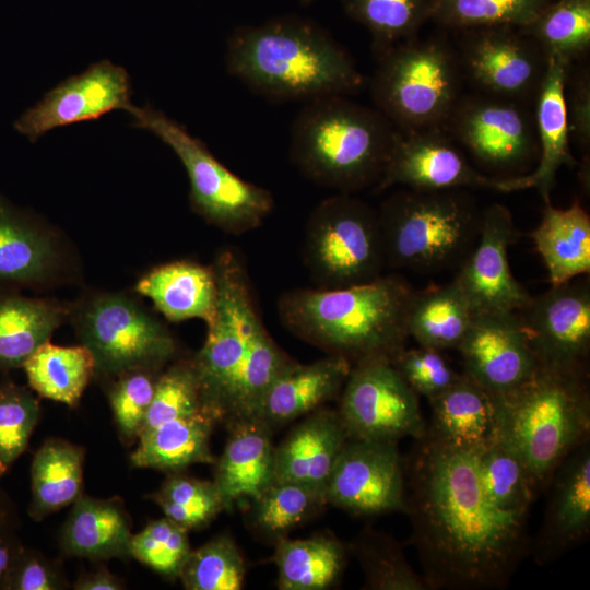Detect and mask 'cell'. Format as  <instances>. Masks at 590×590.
Listing matches in <instances>:
<instances>
[{
	"mask_svg": "<svg viewBox=\"0 0 590 590\" xmlns=\"http://www.w3.org/2000/svg\"><path fill=\"white\" fill-rule=\"evenodd\" d=\"M216 423L208 411L165 422L139 436L131 463L169 473L197 463L214 464L210 438Z\"/></svg>",
	"mask_w": 590,
	"mask_h": 590,
	"instance_id": "cell-31",
	"label": "cell"
},
{
	"mask_svg": "<svg viewBox=\"0 0 590 590\" xmlns=\"http://www.w3.org/2000/svg\"><path fill=\"white\" fill-rule=\"evenodd\" d=\"M304 259L319 288L349 287L382 275L378 212L350 193L321 201L307 222Z\"/></svg>",
	"mask_w": 590,
	"mask_h": 590,
	"instance_id": "cell-10",
	"label": "cell"
},
{
	"mask_svg": "<svg viewBox=\"0 0 590 590\" xmlns=\"http://www.w3.org/2000/svg\"><path fill=\"white\" fill-rule=\"evenodd\" d=\"M481 215L463 189L391 194L378 212L386 266L421 273L458 269L477 241Z\"/></svg>",
	"mask_w": 590,
	"mask_h": 590,
	"instance_id": "cell-7",
	"label": "cell"
},
{
	"mask_svg": "<svg viewBox=\"0 0 590 590\" xmlns=\"http://www.w3.org/2000/svg\"><path fill=\"white\" fill-rule=\"evenodd\" d=\"M324 495L328 505L357 516L404 512L405 471L398 442L349 438Z\"/></svg>",
	"mask_w": 590,
	"mask_h": 590,
	"instance_id": "cell-15",
	"label": "cell"
},
{
	"mask_svg": "<svg viewBox=\"0 0 590 590\" xmlns=\"http://www.w3.org/2000/svg\"><path fill=\"white\" fill-rule=\"evenodd\" d=\"M135 291L172 322L198 318L208 327L214 320L217 284L212 266L182 260L165 263L148 272Z\"/></svg>",
	"mask_w": 590,
	"mask_h": 590,
	"instance_id": "cell-28",
	"label": "cell"
},
{
	"mask_svg": "<svg viewBox=\"0 0 590 590\" xmlns=\"http://www.w3.org/2000/svg\"><path fill=\"white\" fill-rule=\"evenodd\" d=\"M339 398L349 438L398 442L426 432L417 394L390 361L352 365Z\"/></svg>",
	"mask_w": 590,
	"mask_h": 590,
	"instance_id": "cell-13",
	"label": "cell"
},
{
	"mask_svg": "<svg viewBox=\"0 0 590 590\" xmlns=\"http://www.w3.org/2000/svg\"><path fill=\"white\" fill-rule=\"evenodd\" d=\"M432 406L426 433L446 445L479 449L497 434L496 397L462 373Z\"/></svg>",
	"mask_w": 590,
	"mask_h": 590,
	"instance_id": "cell-26",
	"label": "cell"
},
{
	"mask_svg": "<svg viewBox=\"0 0 590 590\" xmlns=\"http://www.w3.org/2000/svg\"><path fill=\"white\" fill-rule=\"evenodd\" d=\"M303 3H309L311 1H315V0H300Z\"/></svg>",
	"mask_w": 590,
	"mask_h": 590,
	"instance_id": "cell-55",
	"label": "cell"
},
{
	"mask_svg": "<svg viewBox=\"0 0 590 590\" xmlns=\"http://www.w3.org/2000/svg\"><path fill=\"white\" fill-rule=\"evenodd\" d=\"M495 397L496 435L521 458L541 492L567 455L589 440L588 373L540 364L520 386Z\"/></svg>",
	"mask_w": 590,
	"mask_h": 590,
	"instance_id": "cell-6",
	"label": "cell"
},
{
	"mask_svg": "<svg viewBox=\"0 0 590 590\" xmlns=\"http://www.w3.org/2000/svg\"><path fill=\"white\" fill-rule=\"evenodd\" d=\"M83 465L82 447L62 439L46 440L32 461L31 517L42 520L81 497Z\"/></svg>",
	"mask_w": 590,
	"mask_h": 590,
	"instance_id": "cell-35",
	"label": "cell"
},
{
	"mask_svg": "<svg viewBox=\"0 0 590 590\" xmlns=\"http://www.w3.org/2000/svg\"><path fill=\"white\" fill-rule=\"evenodd\" d=\"M188 532L164 516L132 534L129 555L164 577L179 578L192 551Z\"/></svg>",
	"mask_w": 590,
	"mask_h": 590,
	"instance_id": "cell-45",
	"label": "cell"
},
{
	"mask_svg": "<svg viewBox=\"0 0 590 590\" xmlns=\"http://www.w3.org/2000/svg\"><path fill=\"white\" fill-rule=\"evenodd\" d=\"M164 516L182 528L196 530L208 526L225 505L214 481L172 473L152 495Z\"/></svg>",
	"mask_w": 590,
	"mask_h": 590,
	"instance_id": "cell-43",
	"label": "cell"
},
{
	"mask_svg": "<svg viewBox=\"0 0 590 590\" xmlns=\"http://www.w3.org/2000/svg\"><path fill=\"white\" fill-rule=\"evenodd\" d=\"M23 547L8 532L0 531V589H4L10 571Z\"/></svg>",
	"mask_w": 590,
	"mask_h": 590,
	"instance_id": "cell-53",
	"label": "cell"
},
{
	"mask_svg": "<svg viewBox=\"0 0 590 590\" xmlns=\"http://www.w3.org/2000/svg\"><path fill=\"white\" fill-rule=\"evenodd\" d=\"M499 178L476 170L445 129L396 130L378 190L401 185L412 190L440 191L489 188Z\"/></svg>",
	"mask_w": 590,
	"mask_h": 590,
	"instance_id": "cell-19",
	"label": "cell"
},
{
	"mask_svg": "<svg viewBox=\"0 0 590 590\" xmlns=\"http://www.w3.org/2000/svg\"><path fill=\"white\" fill-rule=\"evenodd\" d=\"M30 387L39 396L75 406L96 371L95 358L84 344L43 343L23 364Z\"/></svg>",
	"mask_w": 590,
	"mask_h": 590,
	"instance_id": "cell-36",
	"label": "cell"
},
{
	"mask_svg": "<svg viewBox=\"0 0 590 590\" xmlns=\"http://www.w3.org/2000/svg\"><path fill=\"white\" fill-rule=\"evenodd\" d=\"M546 487L548 498L534 555L551 563L585 542L590 533V444L575 448L559 463Z\"/></svg>",
	"mask_w": 590,
	"mask_h": 590,
	"instance_id": "cell-21",
	"label": "cell"
},
{
	"mask_svg": "<svg viewBox=\"0 0 590 590\" xmlns=\"http://www.w3.org/2000/svg\"><path fill=\"white\" fill-rule=\"evenodd\" d=\"M570 66L562 59L547 58L546 71L534 101L539 163L530 174L500 179L498 191L536 188L544 202L548 203L557 170L564 164H574L569 151L570 137L565 98Z\"/></svg>",
	"mask_w": 590,
	"mask_h": 590,
	"instance_id": "cell-22",
	"label": "cell"
},
{
	"mask_svg": "<svg viewBox=\"0 0 590 590\" xmlns=\"http://www.w3.org/2000/svg\"><path fill=\"white\" fill-rule=\"evenodd\" d=\"M66 587V578L55 563L37 552L23 548L4 590H60Z\"/></svg>",
	"mask_w": 590,
	"mask_h": 590,
	"instance_id": "cell-50",
	"label": "cell"
},
{
	"mask_svg": "<svg viewBox=\"0 0 590 590\" xmlns=\"http://www.w3.org/2000/svg\"><path fill=\"white\" fill-rule=\"evenodd\" d=\"M132 126L153 133L173 150L189 178L191 209L208 223L232 234L259 227L269 216L271 192L248 182L223 165L184 125L150 105H130Z\"/></svg>",
	"mask_w": 590,
	"mask_h": 590,
	"instance_id": "cell-9",
	"label": "cell"
},
{
	"mask_svg": "<svg viewBox=\"0 0 590 590\" xmlns=\"http://www.w3.org/2000/svg\"><path fill=\"white\" fill-rule=\"evenodd\" d=\"M398 274L342 288H296L278 303L282 323L297 338L352 365L392 361L405 349L414 294Z\"/></svg>",
	"mask_w": 590,
	"mask_h": 590,
	"instance_id": "cell-4",
	"label": "cell"
},
{
	"mask_svg": "<svg viewBox=\"0 0 590 590\" xmlns=\"http://www.w3.org/2000/svg\"><path fill=\"white\" fill-rule=\"evenodd\" d=\"M64 314L56 302L0 290V373L22 367L49 340Z\"/></svg>",
	"mask_w": 590,
	"mask_h": 590,
	"instance_id": "cell-32",
	"label": "cell"
},
{
	"mask_svg": "<svg viewBox=\"0 0 590 590\" xmlns=\"http://www.w3.org/2000/svg\"><path fill=\"white\" fill-rule=\"evenodd\" d=\"M225 62L232 76L276 102L347 96L364 84L345 49L319 24L296 15L236 27Z\"/></svg>",
	"mask_w": 590,
	"mask_h": 590,
	"instance_id": "cell-3",
	"label": "cell"
},
{
	"mask_svg": "<svg viewBox=\"0 0 590 590\" xmlns=\"http://www.w3.org/2000/svg\"><path fill=\"white\" fill-rule=\"evenodd\" d=\"M245 573V560L236 543L220 535L191 551L179 579L188 590H239Z\"/></svg>",
	"mask_w": 590,
	"mask_h": 590,
	"instance_id": "cell-44",
	"label": "cell"
},
{
	"mask_svg": "<svg viewBox=\"0 0 590 590\" xmlns=\"http://www.w3.org/2000/svg\"><path fill=\"white\" fill-rule=\"evenodd\" d=\"M520 237L510 211L494 203L482 210L475 246L458 268L455 280L467 296L473 314L520 311L532 295L514 276L509 247Z\"/></svg>",
	"mask_w": 590,
	"mask_h": 590,
	"instance_id": "cell-18",
	"label": "cell"
},
{
	"mask_svg": "<svg viewBox=\"0 0 590 590\" xmlns=\"http://www.w3.org/2000/svg\"><path fill=\"white\" fill-rule=\"evenodd\" d=\"M518 314L539 364L587 373L590 284L586 275L532 296Z\"/></svg>",
	"mask_w": 590,
	"mask_h": 590,
	"instance_id": "cell-16",
	"label": "cell"
},
{
	"mask_svg": "<svg viewBox=\"0 0 590 590\" xmlns=\"http://www.w3.org/2000/svg\"><path fill=\"white\" fill-rule=\"evenodd\" d=\"M131 95L128 72L109 60L97 61L47 92L13 127L35 142L52 129L97 120L114 110L127 111Z\"/></svg>",
	"mask_w": 590,
	"mask_h": 590,
	"instance_id": "cell-17",
	"label": "cell"
},
{
	"mask_svg": "<svg viewBox=\"0 0 590 590\" xmlns=\"http://www.w3.org/2000/svg\"><path fill=\"white\" fill-rule=\"evenodd\" d=\"M476 461L485 494L497 507L529 514L540 492L521 458L496 437L476 449Z\"/></svg>",
	"mask_w": 590,
	"mask_h": 590,
	"instance_id": "cell-38",
	"label": "cell"
},
{
	"mask_svg": "<svg viewBox=\"0 0 590 590\" xmlns=\"http://www.w3.org/2000/svg\"><path fill=\"white\" fill-rule=\"evenodd\" d=\"M74 320L82 344L95 358L96 370L105 375L161 370L176 354L168 329L126 295H96L78 309Z\"/></svg>",
	"mask_w": 590,
	"mask_h": 590,
	"instance_id": "cell-11",
	"label": "cell"
},
{
	"mask_svg": "<svg viewBox=\"0 0 590 590\" xmlns=\"http://www.w3.org/2000/svg\"><path fill=\"white\" fill-rule=\"evenodd\" d=\"M457 350L463 373L493 394L520 386L540 365L518 311L474 314Z\"/></svg>",
	"mask_w": 590,
	"mask_h": 590,
	"instance_id": "cell-20",
	"label": "cell"
},
{
	"mask_svg": "<svg viewBox=\"0 0 590 590\" xmlns=\"http://www.w3.org/2000/svg\"><path fill=\"white\" fill-rule=\"evenodd\" d=\"M345 13L371 36L375 57L418 36L429 21V0H340Z\"/></svg>",
	"mask_w": 590,
	"mask_h": 590,
	"instance_id": "cell-39",
	"label": "cell"
},
{
	"mask_svg": "<svg viewBox=\"0 0 590 590\" xmlns=\"http://www.w3.org/2000/svg\"><path fill=\"white\" fill-rule=\"evenodd\" d=\"M123 588L121 580L105 567L84 574L73 583L75 590H120Z\"/></svg>",
	"mask_w": 590,
	"mask_h": 590,
	"instance_id": "cell-52",
	"label": "cell"
},
{
	"mask_svg": "<svg viewBox=\"0 0 590 590\" xmlns=\"http://www.w3.org/2000/svg\"><path fill=\"white\" fill-rule=\"evenodd\" d=\"M39 411L37 399L26 388L0 385V476L27 448Z\"/></svg>",
	"mask_w": 590,
	"mask_h": 590,
	"instance_id": "cell-47",
	"label": "cell"
},
{
	"mask_svg": "<svg viewBox=\"0 0 590 590\" xmlns=\"http://www.w3.org/2000/svg\"><path fill=\"white\" fill-rule=\"evenodd\" d=\"M529 35L547 58L569 64L590 47V0H553L529 25Z\"/></svg>",
	"mask_w": 590,
	"mask_h": 590,
	"instance_id": "cell-40",
	"label": "cell"
},
{
	"mask_svg": "<svg viewBox=\"0 0 590 590\" xmlns=\"http://www.w3.org/2000/svg\"><path fill=\"white\" fill-rule=\"evenodd\" d=\"M204 410L199 382L190 359H182L161 371L141 434L180 417ZM140 434V435H141Z\"/></svg>",
	"mask_w": 590,
	"mask_h": 590,
	"instance_id": "cell-46",
	"label": "cell"
},
{
	"mask_svg": "<svg viewBox=\"0 0 590 590\" xmlns=\"http://www.w3.org/2000/svg\"><path fill=\"white\" fill-rule=\"evenodd\" d=\"M351 368L335 355L310 364L294 362L271 382L257 416L273 429L307 415L340 396Z\"/></svg>",
	"mask_w": 590,
	"mask_h": 590,
	"instance_id": "cell-25",
	"label": "cell"
},
{
	"mask_svg": "<svg viewBox=\"0 0 590 590\" xmlns=\"http://www.w3.org/2000/svg\"><path fill=\"white\" fill-rule=\"evenodd\" d=\"M566 109L569 137L582 151L590 146V76L588 69H581L573 78L567 76Z\"/></svg>",
	"mask_w": 590,
	"mask_h": 590,
	"instance_id": "cell-51",
	"label": "cell"
},
{
	"mask_svg": "<svg viewBox=\"0 0 590 590\" xmlns=\"http://www.w3.org/2000/svg\"><path fill=\"white\" fill-rule=\"evenodd\" d=\"M274 544L272 560L278 568L280 590H324L342 576L346 550L330 532L306 539L286 536Z\"/></svg>",
	"mask_w": 590,
	"mask_h": 590,
	"instance_id": "cell-33",
	"label": "cell"
},
{
	"mask_svg": "<svg viewBox=\"0 0 590 590\" xmlns=\"http://www.w3.org/2000/svg\"><path fill=\"white\" fill-rule=\"evenodd\" d=\"M441 352L421 345L415 349L405 347L392 361L412 390L428 401L445 392L461 375L451 367Z\"/></svg>",
	"mask_w": 590,
	"mask_h": 590,
	"instance_id": "cell-49",
	"label": "cell"
},
{
	"mask_svg": "<svg viewBox=\"0 0 590 590\" xmlns=\"http://www.w3.org/2000/svg\"><path fill=\"white\" fill-rule=\"evenodd\" d=\"M461 33L457 54L462 73L481 93L526 105L535 101L547 57L529 35L514 26Z\"/></svg>",
	"mask_w": 590,
	"mask_h": 590,
	"instance_id": "cell-14",
	"label": "cell"
},
{
	"mask_svg": "<svg viewBox=\"0 0 590 590\" xmlns=\"http://www.w3.org/2000/svg\"><path fill=\"white\" fill-rule=\"evenodd\" d=\"M161 370L134 369L118 376L109 400L120 435L139 438L154 396Z\"/></svg>",
	"mask_w": 590,
	"mask_h": 590,
	"instance_id": "cell-48",
	"label": "cell"
},
{
	"mask_svg": "<svg viewBox=\"0 0 590 590\" xmlns=\"http://www.w3.org/2000/svg\"><path fill=\"white\" fill-rule=\"evenodd\" d=\"M411 543L429 589L507 586L528 551L529 514L497 507L484 492L476 449L440 442L426 432L404 460Z\"/></svg>",
	"mask_w": 590,
	"mask_h": 590,
	"instance_id": "cell-1",
	"label": "cell"
},
{
	"mask_svg": "<svg viewBox=\"0 0 590 590\" xmlns=\"http://www.w3.org/2000/svg\"><path fill=\"white\" fill-rule=\"evenodd\" d=\"M57 262L56 245L46 231L0 197V290L37 286L52 274Z\"/></svg>",
	"mask_w": 590,
	"mask_h": 590,
	"instance_id": "cell-27",
	"label": "cell"
},
{
	"mask_svg": "<svg viewBox=\"0 0 590 590\" xmlns=\"http://www.w3.org/2000/svg\"><path fill=\"white\" fill-rule=\"evenodd\" d=\"M327 504L324 491L294 482H273L251 500L248 515L255 533L278 542L298 524L316 516Z\"/></svg>",
	"mask_w": 590,
	"mask_h": 590,
	"instance_id": "cell-37",
	"label": "cell"
},
{
	"mask_svg": "<svg viewBox=\"0 0 590 590\" xmlns=\"http://www.w3.org/2000/svg\"><path fill=\"white\" fill-rule=\"evenodd\" d=\"M349 439L337 410L321 406L295 425L275 446V482H294L324 491Z\"/></svg>",
	"mask_w": 590,
	"mask_h": 590,
	"instance_id": "cell-24",
	"label": "cell"
},
{
	"mask_svg": "<svg viewBox=\"0 0 590 590\" xmlns=\"http://www.w3.org/2000/svg\"><path fill=\"white\" fill-rule=\"evenodd\" d=\"M212 267L216 312L191 362L204 410L228 425L257 416L271 382L295 361L268 332L239 256L223 250Z\"/></svg>",
	"mask_w": 590,
	"mask_h": 590,
	"instance_id": "cell-2",
	"label": "cell"
},
{
	"mask_svg": "<svg viewBox=\"0 0 590 590\" xmlns=\"http://www.w3.org/2000/svg\"><path fill=\"white\" fill-rule=\"evenodd\" d=\"M458 282L414 292L408 312V334L418 345L444 351L458 349L473 318Z\"/></svg>",
	"mask_w": 590,
	"mask_h": 590,
	"instance_id": "cell-34",
	"label": "cell"
},
{
	"mask_svg": "<svg viewBox=\"0 0 590 590\" xmlns=\"http://www.w3.org/2000/svg\"><path fill=\"white\" fill-rule=\"evenodd\" d=\"M445 131L484 168L505 178L507 173L516 177L539 157L534 115L522 103L483 93L461 95Z\"/></svg>",
	"mask_w": 590,
	"mask_h": 590,
	"instance_id": "cell-12",
	"label": "cell"
},
{
	"mask_svg": "<svg viewBox=\"0 0 590 590\" xmlns=\"http://www.w3.org/2000/svg\"><path fill=\"white\" fill-rule=\"evenodd\" d=\"M394 133L376 108L343 95L320 97L295 117L290 157L312 182L351 193L378 184Z\"/></svg>",
	"mask_w": 590,
	"mask_h": 590,
	"instance_id": "cell-5",
	"label": "cell"
},
{
	"mask_svg": "<svg viewBox=\"0 0 590 590\" xmlns=\"http://www.w3.org/2000/svg\"><path fill=\"white\" fill-rule=\"evenodd\" d=\"M553 0H429V21L452 30L524 27Z\"/></svg>",
	"mask_w": 590,
	"mask_h": 590,
	"instance_id": "cell-42",
	"label": "cell"
},
{
	"mask_svg": "<svg viewBox=\"0 0 590 590\" xmlns=\"http://www.w3.org/2000/svg\"><path fill=\"white\" fill-rule=\"evenodd\" d=\"M530 236L546 267L551 286L589 274L590 217L578 200L566 209L545 203L543 217Z\"/></svg>",
	"mask_w": 590,
	"mask_h": 590,
	"instance_id": "cell-30",
	"label": "cell"
},
{
	"mask_svg": "<svg viewBox=\"0 0 590 590\" xmlns=\"http://www.w3.org/2000/svg\"><path fill=\"white\" fill-rule=\"evenodd\" d=\"M228 437L215 460L214 483L225 509L259 497L274 482L275 445L272 428L258 416L227 425Z\"/></svg>",
	"mask_w": 590,
	"mask_h": 590,
	"instance_id": "cell-23",
	"label": "cell"
},
{
	"mask_svg": "<svg viewBox=\"0 0 590 590\" xmlns=\"http://www.w3.org/2000/svg\"><path fill=\"white\" fill-rule=\"evenodd\" d=\"M9 524V509L4 504L2 497H0V531L8 529Z\"/></svg>",
	"mask_w": 590,
	"mask_h": 590,
	"instance_id": "cell-54",
	"label": "cell"
},
{
	"mask_svg": "<svg viewBox=\"0 0 590 590\" xmlns=\"http://www.w3.org/2000/svg\"><path fill=\"white\" fill-rule=\"evenodd\" d=\"M72 505L61 534L66 554L91 560L130 556L131 521L119 497L82 495Z\"/></svg>",
	"mask_w": 590,
	"mask_h": 590,
	"instance_id": "cell-29",
	"label": "cell"
},
{
	"mask_svg": "<svg viewBox=\"0 0 590 590\" xmlns=\"http://www.w3.org/2000/svg\"><path fill=\"white\" fill-rule=\"evenodd\" d=\"M376 60L370 94L376 109L394 129H445L464 78L457 50L444 37L417 36Z\"/></svg>",
	"mask_w": 590,
	"mask_h": 590,
	"instance_id": "cell-8",
	"label": "cell"
},
{
	"mask_svg": "<svg viewBox=\"0 0 590 590\" xmlns=\"http://www.w3.org/2000/svg\"><path fill=\"white\" fill-rule=\"evenodd\" d=\"M403 547L404 543L371 528H365L356 535L350 550L363 570L364 589H429L423 575L409 564Z\"/></svg>",
	"mask_w": 590,
	"mask_h": 590,
	"instance_id": "cell-41",
	"label": "cell"
}]
</instances>
